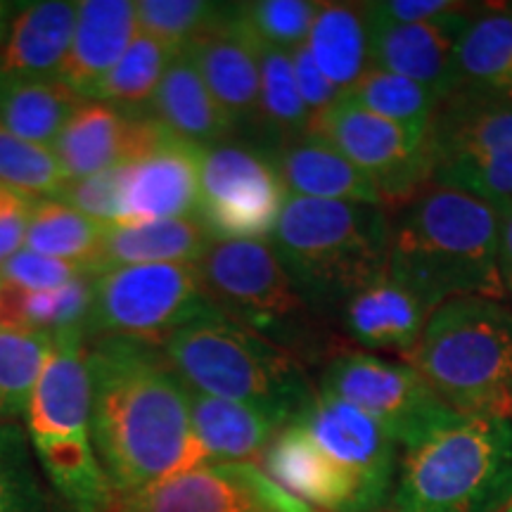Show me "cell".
<instances>
[{
    "mask_svg": "<svg viewBox=\"0 0 512 512\" xmlns=\"http://www.w3.org/2000/svg\"><path fill=\"white\" fill-rule=\"evenodd\" d=\"M91 434L114 494L124 496L211 463L190 420V389L157 344H88Z\"/></svg>",
    "mask_w": 512,
    "mask_h": 512,
    "instance_id": "obj_1",
    "label": "cell"
},
{
    "mask_svg": "<svg viewBox=\"0 0 512 512\" xmlns=\"http://www.w3.org/2000/svg\"><path fill=\"white\" fill-rule=\"evenodd\" d=\"M501 211L465 192L425 185L392 219L387 273L432 313L458 297L503 302L498 278Z\"/></svg>",
    "mask_w": 512,
    "mask_h": 512,
    "instance_id": "obj_2",
    "label": "cell"
},
{
    "mask_svg": "<svg viewBox=\"0 0 512 512\" xmlns=\"http://www.w3.org/2000/svg\"><path fill=\"white\" fill-rule=\"evenodd\" d=\"M268 245L313 316L337 323L342 306L387 273L392 219L384 204L287 197Z\"/></svg>",
    "mask_w": 512,
    "mask_h": 512,
    "instance_id": "obj_3",
    "label": "cell"
},
{
    "mask_svg": "<svg viewBox=\"0 0 512 512\" xmlns=\"http://www.w3.org/2000/svg\"><path fill=\"white\" fill-rule=\"evenodd\" d=\"M159 349L192 392L249 403L285 425L316 394L297 356L223 313L176 330Z\"/></svg>",
    "mask_w": 512,
    "mask_h": 512,
    "instance_id": "obj_4",
    "label": "cell"
},
{
    "mask_svg": "<svg viewBox=\"0 0 512 512\" xmlns=\"http://www.w3.org/2000/svg\"><path fill=\"white\" fill-rule=\"evenodd\" d=\"M406 363L460 415L512 420V306L505 302L441 304Z\"/></svg>",
    "mask_w": 512,
    "mask_h": 512,
    "instance_id": "obj_5",
    "label": "cell"
},
{
    "mask_svg": "<svg viewBox=\"0 0 512 512\" xmlns=\"http://www.w3.org/2000/svg\"><path fill=\"white\" fill-rule=\"evenodd\" d=\"M91 403L88 339L57 337L24 422L31 451L69 512H110L117 501L93 446Z\"/></svg>",
    "mask_w": 512,
    "mask_h": 512,
    "instance_id": "obj_6",
    "label": "cell"
},
{
    "mask_svg": "<svg viewBox=\"0 0 512 512\" xmlns=\"http://www.w3.org/2000/svg\"><path fill=\"white\" fill-rule=\"evenodd\" d=\"M512 501V420L463 415L403 451L384 512H503Z\"/></svg>",
    "mask_w": 512,
    "mask_h": 512,
    "instance_id": "obj_7",
    "label": "cell"
},
{
    "mask_svg": "<svg viewBox=\"0 0 512 512\" xmlns=\"http://www.w3.org/2000/svg\"><path fill=\"white\" fill-rule=\"evenodd\" d=\"M209 302L302 361L325 354V335L268 242L211 240L200 259Z\"/></svg>",
    "mask_w": 512,
    "mask_h": 512,
    "instance_id": "obj_8",
    "label": "cell"
},
{
    "mask_svg": "<svg viewBox=\"0 0 512 512\" xmlns=\"http://www.w3.org/2000/svg\"><path fill=\"white\" fill-rule=\"evenodd\" d=\"M430 185L512 204V102L501 95H451L430 126Z\"/></svg>",
    "mask_w": 512,
    "mask_h": 512,
    "instance_id": "obj_9",
    "label": "cell"
},
{
    "mask_svg": "<svg viewBox=\"0 0 512 512\" xmlns=\"http://www.w3.org/2000/svg\"><path fill=\"white\" fill-rule=\"evenodd\" d=\"M219 313L197 264H136L95 273L88 339L124 337L162 344L176 330Z\"/></svg>",
    "mask_w": 512,
    "mask_h": 512,
    "instance_id": "obj_10",
    "label": "cell"
},
{
    "mask_svg": "<svg viewBox=\"0 0 512 512\" xmlns=\"http://www.w3.org/2000/svg\"><path fill=\"white\" fill-rule=\"evenodd\" d=\"M318 389L370 415L403 451L463 418L441 401L411 363L389 361L368 351H339L332 356Z\"/></svg>",
    "mask_w": 512,
    "mask_h": 512,
    "instance_id": "obj_11",
    "label": "cell"
},
{
    "mask_svg": "<svg viewBox=\"0 0 512 512\" xmlns=\"http://www.w3.org/2000/svg\"><path fill=\"white\" fill-rule=\"evenodd\" d=\"M285 200V185L261 145L230 138L202 150L195 216L211 240L268 242Z\"/></svg>",
    "mask_w": 512,
    "mask_h": 512,
    "instance_id": "obj_12",
    "label": "cell"
},
{
    "mask_svg": "<svg viewBox=\"0 0 512 512\" xmlns=\"http://www.w3.org/2000/svg\"><path fill=\"white\" fill-rule=\"evenodd\" d=\"M311 131L328 138L373 183L382 202L413 200L430 185V136L375 117L342 95L311 121Z\"/></svg>",
    "mask_w": 512,
    "mask_h": 512,
    "instance_id": "obj_13",
    "label": "cell"
},
{
    "mask_svg": "<svg viewBox=\"0 0 512 512\" xmlns=\"http://www.w3.org/2000/svg\"><path fill=\"white\" fill-rule=\"evenodd\" d=\"M110 512H316L256 463H207L133 494Z\"/></svg>",
    "mask_w": 512,
    "mask_h": 512,
    "instance_id": "obj_14",
    "label": "cell"
},
{
    "mask_svg": "<svg viewBox=\"0 0 512 512\" xmlns=\"http://www.w3.org/2000/svg\"><path fill=\"white\" fill-rule=\"evenodd\" d=\"M292 422L354 479L368 512L387 510L399 477V446L370 415L318 389Z\"/></svg>",
    "mask_w": 512,
    "mask_h": 512,
    "instance_id": "obj_15",
    "label": "cell"
},
{
    "mask_svg": "<svg viewBox=\"0 0 512 512\" xmlns=\"http://www.w3.org/2000/svg\"><path fill=\"white\" fill-rule=\"evenodd\" d=\"M171 133L150 112H121L83 100L53 147L67 183L150 155Z\"/></svg>",
    "mask_w": 512,
    "mask_h": 512,
    "instance_id": "obj_16",
    "label": "cell"
},
{
    "mask_svg": "<svg viewBox=\"0 0 512 512\" xmlns=\"http://www.w3.org/2000/svg\"><path fill=\"white\" fill-rule=\"evenodd\" d=\"M200 147L169 136L150 155L124 164L121 223L183 219L197 214Z\"/></svg>",
    "mask_w": 512,
    "mask_h": 512,
    "instance_id": "obj_17",
    "label": "cell"
},
{
    "mask_svg": "<svg viewBox=\"0 0 512 512\" xmlns=\"http://www.w3.org/2000/svg\"><path fill=\"white\" fill-rule=\"evenodd\" d=\"M467 8V5H465ZM448 12L444 17L422 24H373L368 22L370 67L406 76L441 102L451 88L453 53L470 22V10Z\"/></svg>",
    "mask_w": 512,
    "mask_h": 512,
    "instance_id": "obj_18",
    "label": "cell"
},
{
    "mask_svg": "<svg viewBox=\"0 0 512 512\" xmlns=\"http://www.w3.org/2000/svg\"><path fill=\"white\" fill-rule=\"evenodd\" d=\"M183 50H188L204 86L235 133H254L259 121V64L252 36L238 17V3L223 27L209 31Z\"/></svg>",
    "mask_w": 512,
    "mask_h": 512,
    "instance_id": "obj_19",
    "label": "cell"
},
{
    "mask_svg": "<svg viewBox=\"0 0 512 512\" xmlns=\"http://www.w3.org/2000/svg\"><path fill=\"white\" fill-rule=\"evenodd\" d=\"M261 463L268 477L316 512H368L354 479L297 422L275 434Z\"/></svg>",
    "mask_w": 512,
    "mask_h": 512,
    "instance_id": "obj_20",
    "label": "cell"
},
{
    "mask_svg": "<svg viewBox=\"0 0 512 512\" xmlns=\"http://www.w3.org/2000/svg\"><path fill=\"white\" fill-rule=\"evenodd\" d=\"M430 316L432 311L418 294L384 273L342 306L337 325L358 351H396L406 356L420 342Z\"/></svg>",
    "mask_w": 512,
    "mask_h": 512,
    "instance_id": "obj_21",
    "label": "cell"
},
{
    "mask_svg": "<svg viewBox=\"0 0 512 512\" xmlns=\"http://www.w3.org/2000/svg\"><path fill=\"white\" fill-rule=\"evenodd\" d=\"M266 152L285 185L287 197L384 204L373 183L349 162L347 155L316 131Z\"/></svg>",
    "mask_w": 512,
    "mask_h": 512,
    "instance_id": "obj_22",
    "label": "cell"
},
{
    "mask_svg": "<svg viewBox=\"0 0 512 512\" xmlns=\"http://www.w3.org/2000/svg\"><path fill=\"white\" fill-rule=\"evenodd\" d=\"M138 31L133 0H81L72 48L60 79L79 98L91 100Z\"/></svg>",
    "mask_w": 512,
    "mask_h": 512,
    "instance_id": "obj_23",
    "label": "cell"
},
{
    "mask_svg": "<svg viewBox=\"0 0 512 512\" xmlns=\"http://www.w3.org/2000/svg\"><path fill=\"white\" fill-rule=\"evenodd\" d=\"M79 17V3L38 0L19 3L3 53L0 79H50L60 76Z\"/></svg>",
    "mask_w": 512,
    "mask_h": 512,
    "instance_id": "obj_24",
    "label": "cell"
},
{
    "mask_svg": "<svg viewBox=\"0 0 512 512\" xmlns=\"http://www.w3.org/2000/svg\"><path fill=\"white\" fill-rule=\"evenodd\" d=\"M150 107L152 117L171 136L200 150L235 136V128L211 98L188 50H176L171 55Z\"/></svg>",
    "mask_w": 512,
    "mask_h": 512,
    "instance_id": "obj_25",
    "label": "cell"
},
{
    "mask_svg": "<svg viewBox=\"0 0 512 512\" xmlns=\"http://www.w3.org/2000/svg\"><path fill=\"white\" fill-rule=\"evenodd\" d=\"M190 420L211 463H256L285 422L268 411L192 392Z\"/></svg>",
    "mask_w": 512,
    "mask_h": 512,
    "instance_id": "obj_26",
    "label": "cell"
},
{
    "mask_svg": "<svg viewBox=\"0 0 512 512\" xmlns=\"http://www.w3.org/2000/svg\"><path fill=\"white\" fill-rule=\"evenodd\" d=\"M211 235L197 216L162 219L107 228L98 273L136 264H200Z\"/></svg>",
    "mask_w": 512,
    "mask_h": 512,
    "instance_id": "obj_27",
    "label": "cell"
},
{
    "mask_svg": "<svg viewBox=\"0 0 512 512\" xmlns=\"http://www.w3.org/2000/svg\"><path fill=\"white\" fill-rule=\"evenodd\" d=\"M512 76V8L472 12L451 64V95H501ZM444 98V100H446Z\"/></svg>",
    "mask_w": 512,
    "mask_h": 512,
    "instance_id": "obj_28",
    "label": "cell"
},
{
    "mask_svg": "<svg viewBox=\"0 0 512 512\" xmlns=\"http://www.w3.org/2000/svg\"><path fill=\"white\" fill-rule=\"evenodd\" d=\"M306 48L325 79L347 95L370 69V36L363 3H320Z\"/></svg>",
    "mask_w": 512,
    "mask_h": 512,
    "instance_id": "obj_29",
    "label": "cell"
},
{
    "mask_svg": "<svg viewBox=\"0 0 512 512\" xmlns=\"http://www.w3.org/2000/svg\"><path fill=\"white\" fill-rule=\"evenodd\" d=\"M81 102L60 76L0 79V126L27 143L53 150Z\"/></svg>",
    "mask_w": 512,
    "mask_h": 512,
    "instance_id": "obj_30",
    "label": "cell"
},
{
    "mask_svg": "<svg viewBox=\"0 0 512 512\" xmlns=\"http://www.w3.org/2000/svg\"><path fill=\"white\" fill-rule=\"evenodd\" d=\"M252 46L259 64V121L252 143L271 150L309 133L311 114L299 93L292 55L287 50L266 46L254 36Z\"/></svg>",
    "mask_w": 512,
    "mask_h": 512,
    "instance_id": "obj_31",
    "label": "cell"
},
{
    "mask_svg": "<svg viewBox=\"0 0 512 512\" xmlns=\"http://www.w3.org/2000/svg\"><path fill=\"white\" fill-rule=\"evenodd\" d=\"M93 275L48 292H27L3 285L0 325L48 332L50 337L81 335L88 339L93 309Z\"/></svg>",
    "mask_w": 512,
    "mask_h": 512,
    "instance_id": "obj_32",
    "label": "cell"
},
{
    "mask_svg": "<svg viewBox=\"0 0 512 512\" xmlns=\"http://www.w3.org/2000/svg\"><path fill=\"white\" fill-rule=\"evenodd\" d=\"M105 235L107 226L88 219L86 214L69 204L60 200H41L31 204L24 249L53 256V259L86 264L98 273Z\"/></svg>",
    "mask_w": 512,
    "mask_h": 512,
    "instance_id": "obj_33",
    "label": "cell"
},
{
    "mask_svg": "<svg viewBox=\"0 0 512 512\" xmlns=\"http://www.w3.org/2000/svg\"><path fill=\"white\" fill-rule=\"evenodd\" d=\"M53 347L48 332L0 325V422L24 418Z\"/></svg>",
    "mask_w": 512,
    "mask_h": 512,
    "instance_id": "obj_34",
    "label": "cell"
},
{
    "mask_svg": "<svg viewBox=\"0 0 512 512\" xmlns=\"http://www.w3.org/2000/svg\"><path fill=\"white\" fill-rule=\"evenodd\" d=\"M347 98L375 117L392 121L413 133H422V136H430V126L439 107L437 95L427 91L425 86L377 67H370L361 76Z\"/></svg>",
    "mask_w": 512,
    "mask_h": 512,
    "instance_id": "obj_35",
    "label": "cell"
},
{
    "mask_svg": "<svg viewBox=\"0 0 512 512\" xmlns=\"http://www.w3.org/2000/svg\"><path fill=\"white\" fill-rule=\"evenodd\" d=\"M174 53L176 50H169L157 38L138 31L112 72L95 88L91 100L105 102L121 112H140L155 100L159 81Z\"/></svg>",
    "mask_w": 512,
    "mask_h": 512,
    "instance_id": "obj_36",
    "label": "cell"
},
{
    "mask_svg": "<svg viewBox=\"0 0 512 512\" xmlns=\"http://www.w3.org/2000/svg\"><path fill=\"white\" fill-rule=\"evenodd\" d=\"M138 29L157 38L169 50H183L192 41L223 27L235 12V3L207 0H138Z\"/></svg>",
    "mask_w": 512,
    "mask_h": 512,
    "instance_id": "obj_37",
    "label": "cell"
},
{
    "mask_svg": "<svg viewBox=\"0 0 512 512\" xmlns=\"http://www.w3.org/2000/svg\"><path fill=\"white\" fill-rule=\"evenodd\" d=\"M0 185L29 202L57 200L67 178L50 147L27 143L0 126Z\"/></svg>",
    "mask_w": 512,
    "mask_h": 512,
    "instance_id": "obj_38",
    "label": "cell"
},
{
    "mask_svg": "<svg viewBox=\"0 0 512 512\" xmlns=\"http://www.w3.org/2000/svg\"><path fill=\"white\" fill-rule=\"evenodd\" d=\"M318 8L311 0H252L238 3V17L256 41L292 53L309 38Z\"/></svg>",
    "mask_w": 512,
    "mask_h": 512,
    "instance_id": "obj_39",
    "label": "cell"
},
{
    "mask_svg": "<svg viewBox=\"0 0 512 512\" xmlns=\"http://www.w3.org/2000/svg\"><path fill=\"white\" fill-rule=\"evenodd\" d=\"M0 512H46L27 432L0 422Z\"/></svg>",
    "mask_w": 512,
    "mask_h": 512,
    "instance_id": "obj_40",
    "label": "cell"
},
{
    "mask_svg": "<svg viewBox=\"0 0 512 512\" xmlns=\"http://www.w3.org/2000/svg\"><path fill=\"white\" fill-rule=\"evenodd\" d=\"M93 273L95 268L86 264L53 259V256L31 252V249H19L15 256H10V259L0 266V283L19 287V290L27 292H48Z\"/></svg>",
    "mask_w": 512,
    "mask_h": 512,
    "instance_id": "obj_41",
    "label": "cell"
},
{
    "mask_svg": "<svg viewBox=\"0 0 512 512\" xmlns=\"http://www.w3.org/2000/svg\"><path fill=\"white\" fill-rule=\"evenodd\" d=\"M121 185H124V166H114L102 174L67 183L57 200L86 214L88 219L102 223V226H119Z\"/></svg>",
    "mask_w": 512,
    "mask_h": 512,
    "instance_id": "obj_42",
    "label": "cell"
},
{
    "mask_svg": "<svg viewBox=\"0 0 512 512\" xmlns=\"http://www.w3.org/2000/svg\"><path fill=\"white\" fill-rule=\"evenodd\" d=\"M463 8V3H453V0H375V3H363L368 22L394 24V27L430 22V19L444 17L448 12Z\"/></svg>",
    "mask_w": 512,
    "mask_h": 512,
    "instance_id": "obj_43",
    "label": "cell"
},
{
    "mask_svg": "<svg viewBox=\"0 0 512 512\" xmlns=\"http://www.w3.org/2000/svg\"><path fill=\"white\" fill-rule=\"evenodd\" d=\"M290 55H292L294 76H297L299 93H302V100L313 121L318 114H323L328 107L335 105V102L342 98V93H339L337 88L325 79V74L318 69V64L309 53V48H306V43L304 46L294 48Z\"/></svg>",
    "mask_w": 512,
    "mask_h": 512,
    "instance_id": "obj_44",
    "label": "cell"
},
{
    "mask_svg": "<svg viewBox=\"0 0 512 512\" xmlns=\"http://www.w3.org/2000/svg\"><path fill=\"white\" fill-rule=\"evenodd\" d=\"M29 200H19L8 207H0V266L15 256L19 249H24V238H27L29 223Z\"/></svg>",
    "mask_w": 512,
    "mask_h": 512,
    "instance_id": "obj_45",
    "label": "cell"
},
{
    "mask_svg": "<svg viewBox=\"0 0 512 512\" xmlns=\"http://www.w3.org/2000/svg\"><path fill=\"white\" fill-rule=\"evenodd\" d=\"M501 211V233H498V278H501L503 302L512 306V204Z\"/></svg>",
    "mask_w": 512,
    "mask_h": 512,
    "instance_id": "obj_46",
    "label": "cell"
},
{
    "mask_svg": "<svg viewBox=\"0 0 512 512\" xmlns=\"http://www.w3.org/2000/svg\"><path fill=\"white\" fill-rule=\"evenodd\" d=\"M17 5L15 3H3V0H0V53H3L5 38H8V31H10L12 17H15V12H17Z\"/></svg>",
    "mask_w": 512,
    "mask_h": 512,
    "instance_id": "obj_47",
    "label": "cell"
},
{
    "mask_svg": "<svg viewBox=\"0 0 512 512\" xmlns=\"http://www.w3.org/2000/svg\"><path fill=\"white\" fill-rule=\"evenodd\" d=\"M19 200H24V197H19V195H15V192H10L8 188H3V185H0V207H8V204H15Z\"/></svg>",
    "mask_w": 512,
    "mask_h": 512,
    "instance_id": "obj_48",
    "label": "cell"
},
{
    "mask_svg": "<svg viewBox=\"0 0 512 512\" xmlns=\"http://www.w3.org/2000/svg\"><path fill=\"white\" fill-rule=\"evenodd\" d=\"M501 98H505L508 102H512V76L508 79V83H505V88L501 91Z\"/></svg>",
    "mask_w": 512,
    "mask_h": 512,
    "instance_id": "obj_49",
    "label": "cell"
},
{
    "mask_svg": "<svg viewBox=\"0 0 512 512\" xmlns=\"http://www.w3.org/2000/svg\"><path fill=\"white\" fill-rule=\"evenodd\" d=\"M503 512H512V501H510V503H508V508H505V510H503Z\"/></svg>",
    "mask_w": 512,
    "mask_h": 512,
    "instance_id": "obj_50",
    "label": "cell"
},
{
    "mask_svg": "<svg viewBox=\"0 0 512 512\" xmlns=\"http://www.w3.org/2000/svg\"><path fill=\"white\" fill-rule=\"evenodd\" d=\"M0 292H3V283H0Z\"/></svg>",
    "mask_w": 512,
    "mask_h": 512,
    "instance_id": "obj_51",
    "label": "cell"
}]
</instances>
